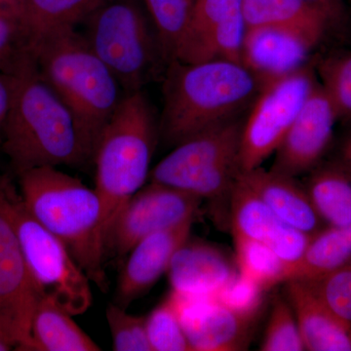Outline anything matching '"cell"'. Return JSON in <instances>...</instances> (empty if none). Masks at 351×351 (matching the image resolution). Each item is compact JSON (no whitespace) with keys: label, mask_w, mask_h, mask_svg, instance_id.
<instances>
[{"label":"cell","mask_w":351,"mask_h":351,"mask_svg":"<svg viewBox=\"0 0 351 351\" xmlns=\"http://www.w3.org/2000/svg\"><path fill=\"white\" fill-rule=\"evenodd\" d=\"M306 282L335 313L351 325V260L326 276Z\"/></svg>","instance_id":"d6a6232c"},{"label":"cell","mask_w":351,"mask_h":351,"mask_svg":"<svg viewBox=\"0 0 351 351\" xmlns=\"http://www.w3.org/2000/svg\"><path fill=\"white\" fill-rule=\"evenodd\" d=\"M167 274L173 292L204 297L216 295L237 272L217 247L189 239L176 252Z\"/></svg>","instance_id":"d6986e66"},{"label":"cell","mask_w":351,"mask_h":351,"mask_svg":"<svg viewBox=\"0 0 351 351\" xmlns=\"http://www.w3.org/2000/svg\"><path fill=\"white\" fill-rule=\"evenodd\" d=\"M163 110L159 135L167 144L230 120L251 108L263 82L239 62L172 61L163 75Z\"/></svg>","instance_id":"7a4b0ae2"},{"label":"cell","mask_w":351,"mask_h":351,"mask_svg":"<svg viewBox=\"0 0 351 351\" xmlns=\"http://www.w3.org/2000/svg\"><path fill=\"white\" fill-rule=\"evenodd\" d=\"M0 332H1V334H3V332H2L1 331H0ZM4 335H5V334H4ZM5 336H6V335H5Z\"/></svg>","instance_id":"f35d334b"},{"label":"cell","mask_w":351,"mask_h":351,"mask_svg":"<svg viewBox=\"0 0 351 351\" xmlns=\"http://www.w3.org/2000/svg\"><path fill=\"white\" fill-rule=\"evenodd\" d=\"M306 350L351 351V325L328 306L306 281L285 282Z\"/></svg>","instance_id":"e0dca14e"},{"label":"cell","mask_w":351,"mask_h":351,"mask_svg":"<svg viewBox=\"0 0 351 351\" xmlns=\"http://www.w3.org/2000/svg\"><path fill=\"white\" fill-rule=\"evenodd\" d=\"M247 29L277 25L299 29L320 43L330 29L326 16L304 0H242Z\"/></svg>","instance_id":"44dd1931"},{"label":"cell","mask_w":351,"mask_h":351,"mask_svg":"<svg viewBox=\"0 0 351 351\" xmlns=\"http://www.w3.org/2000/svg\"><path fill=\"white\" fill-rule=\"evenodd\" d=\"M309 64L263 83L242 127L240 172L261 167L276 152L315 83Z\"/></svg>","instance_id":"9c48e42d"},{"label":"cell","mask_w":351,"mask_h":351,"mask_svg":"<svg viewBox=\"0 0 351 351\" xmlns=\"http://www.w3.org/2000/svg\"><path fill=\"white\" fill-rule=\"evenodd\" d=\"M73 316L50 295H44L32 315V350L100 351Z\"/></svg>","instance_id":"ffe728a7"},{"label":"cell","mask_w":351,"mask_h":351,"mask_svg":"<svg viewBox=\"0 0 351 351\" xmlns=\"http://www.w3.org/2000/svg\"><path fill=\"white\" fill-rule=\"evenodd\" d=\"M306 189L320 218L328 226H351V177L341 162L316 166Z\"/></svg>","instance_id":"603a6c76"},{"label":"cell","mask_w":351,"mask_h":351,"mask_svg":"<svg viewBox=\"0 0 351 351\" xmlns=\"http://www.w3.org/2000/svg\"><path fill=\"white\" fill-rule=\"evenodd\" d=\"M107 320L113 350L152 351L144 316L133 315L119 304H110Z\"/></svg>","instance_id":"4dcf8cb0"},{"label":"cell","mask_w":351,"mask_h":351,"mask_svg":"<svg viewBox=\"0 0 351 351\" xmlns=\"http://www.w3.org/2000/svg\"><path fill=\"white\" fill-rule=\"evenodd\" d=\"M158 135L159 123L144 92L125 94L101 132L92 159L106 239L120 208L149 180Z\"/></svg>","instance_id":"5b68a950"},{"label":"cell","mask_w":351,"mask_h":351,"mask_svg":"<svg viewBox=\"0 0 351 351\" xmlns=\"http://www.w3.org/2000/svg\"><path fill=\"white\" fill-rule=\"evenodd\" d=\"M234 240L237 265L242 276L250 279L269 291L285 282L288 265L267 245L232 233Z\"/></svg>","instance_id":"484cf974"},{"label":"cell","mask_w":351,"mask_h":351,"mask_svg":"<svg viewBox=\"0 0 351 351\" xmlns=\"http://www.w3.org/2000/svg\"><path fill=\"white\" fill-rule=\"evenodd\" d=\"M261 350H306L299 325L292 307L281 295H277L272 302L269 322L265 329Z\"/></svg>","instance_id":"f546056e"},{"label":"cell","mask_w":351,"mask_h":351,"mask_svg":"<svg viewBox=\"0 0 351 351\" xmlns=\"http://www.w3.org/2000/svg\"><path fill=\"white\" fill-rule=\"evenodd\" d=\"M7 208L25 263L44 295L71 315L86 313L93 302L92 281L66 247L32 217L10 182Z\"/></svg>","instance_id":"ba28073f"},{"label":"cell","mask_w":351,"mask_h":351,"mask_svg":"<svg viewBox=\"0 0 351 351\" xmlns=\"http://www.w3.org/2000/svg\"><path fill=\"white\" fill-rule=\"evenodd\" d=\"M103 0H25L21 29L29 51L53 32L76 29Z\"/></svg>","instance_id":"7402d4cb"},{"label":"cell","mask_w":351,"mask_h":351,"mask_svg":"<svg viewBox=\"0 0 351 351\" xmlns=\"http://www.w3.org/2000/svg\"><path fill=\"white\" fill-rule=\"evenodd\" d=\"M193 219L152 233L133 247L120 274L117 304L126 309L156 285L168 271L176 252L189 239Z\"/></svg>","instance_id":"9a60e30c"},{"label":"cell","mask_w":351,"mask_h":351,"mask_svg":"<svg viewBox=\"0 0 351 351\" xmlns=\"http://www.w3.org/2000/svg\"><path fill=\"white\" fill-rule=\"evenodd\" d=\"M240 181L258 196L284 223L313 237L327 228L295 178L262 167L240 172Z\"/></svg>","instance_id":"ac0fdd59"},{"label":"cell","mask_w":351,"mask_h":351,"mask_svg":"<svg viewBox=\"0 0 351 351\" xmlns=\"http://www.w3.org/2000/svg\"><path fill=\"white\" fill-rule=\"evenodd\" d=\"M145 328L152 351H191L171 293L145 316Z\"/></svg>","instance_id":"f1b7e54d"},{"label":"cell","mask_w":351,"mask_h":351,"mask_svg":"<svg viewBox=\"0 0 351 351\" xmlns=\"http://www.w3.org/2000/svg\"><path fill=\"white\" fill-rule=\"evenodd\" d=\"M265 292L257 283L237 272L214 297L230 311L254 321L262 308Z\"/></svg>","instance_id":"1f68e13d"},{"label":"cell","mask_w":351,"mask_h":351,"mask_svg":"<svg viewBox=\"0 0 351 351\" xmlns=\"http://www.w3.org/2000/svg\"><path fill=\"white\" fill-rule=\"evenodd\" d=\"M350 260L351 226H327L311 237L301 258L288 267L285 282L315 280L339 269Z\"/></svg>","instance_id":"cb8c5ba5"},{"label":"cell","mask_w":351,"mask_h":351,"mask_svg":"<svg viewBox=\"0 0 351 351\" xmlns=\"http://www.w3.org/2000/svg\"><path fill=\"white\" fill-rule=\"evenodd\" d=\"M29 52L71 112L85 158L92 160L101 132L125 96L123 89L76 29L48 34Z\"/></svg>","instance_id":"3957f363"},{"label":"cell","mask_w":351,"mask_h":351,"mask_svg":"<svg viewBox=\"0 0 351 351\" xmlns=\"http://www.w3.org/2000/svg\"><path fill=\"white\" fill-rule=\"evenodd\" d=\"M338 120L320 82H316L276 149L271 170L293 178L311 172L327 151Z\"/></svg>","instance_id":"7c38bea8"},{"label":"cell","mask_w":351,"mask_h":351,"mask_svg":"<svg viewBox=\"0 0 351 351\" xmlns=\"http://www.w3.org/2000/svg\"><path fill=\"white\" fill-rule=\"evenodd\" d=\"M243 123L232 119L175 145L151 171L149 182L181 189L202 200L230 199L240 173Z\"/></svg>","instance_id":"52a82bcc"},{"label":"cell","mask_w":351,"mask_h":351,"mask_svg":"<svg viewBox=\"0 0 351 351\" xmlns=\"http://www.w3.org/2000/svg\"><path fill=\"white\" fill-rule=\"evenodd\" d=\"M24 4L25 0H0V10L13 14L20 19Z\"/></svg>","instance_id":"8d00e7d4"},{"label":"cell","mask_w":351,"mask_h":351,"mask_svg":"<svg viewBox=\"0 0 351 351\" xmlns=\"http://www.w3.org/2000/svg\"><path fill=\"white\" fill-rule=\"evenodd\" d=\"M10 82L6 73H0V129L10 104Z\"/></svg>","instance_id":"e575fe53"},{"label":"cell","mask_w":351,"mask_h":351,"mask_svg":"<svg viewBox=\"0 0 351 351\" xmlns=\"http://www.w3.org/2000/svg\"><path fill=\"white\" fill-rule=\"evenodd\" d=\"M324 14L332 27L345 25L348 14L343 0H304Z\"/></svg>","instance_id":"836d02e7"},{"label":"cell","mask_w":351,"mask_h":351,"mask_svg":"<svg viewBox=\"0 0 351 351\" xmlns=\"http://www.w3.org/2000/svg\"><path fill=\"white\" fill-rule=\"evenodd\" d=\"M14 348L16 350L15 343L5 335L0 332V351H8L14 350Z\"/></svg>","instance_id":"74e56055"},{"label":"cell","mask_w":351,"mask_h":351,"mask_svg":"<svg viewBox=\"0 0 351 351\" xmlns=\"http://www.w3.org/2000/svg\"><path fill=\"white\" fill-rule=\"evenodd\" d=\"M202 202L198 196L165 184L149 182L123 205L108 230L107 256L128 255L152 233L195 219Z\"/></svg>","instance_id":"8fae6325"},{"label":"cell","mask_w":351,"mask_h":351,"mask_svg":"<svg viewBox=\"0 0 351 351\" xmlns=\"http://www.w3.org/2000/svg\"><path fill=\"white\" fill-rule=\"evenodd\" d=\"M85 40L124 93L163 78L168 63L147 10L138 0H103L82 23Z\"/></svg>","instance_id":"8992f818"},{"label":"cell","mask_w":351,"mask_h":351,"mask_svg":"<svg viewBox=\"0 0 351 351\" xmlns=\"http://www.w3.org/2000/svg\"><path fill=\"white\" fill-rule=\"evenodd\" d=\"M18 177L29 213L66 247L92 282L105 287L107 248L96 189L58 167L36 168Z\"/></svg>","instance_id":"277c9868"},{"label":"cell","mask_w":351,"mask_h":351,"mask_svg":"<svg viewBox=\"0 0 351 351\" xmlns=\"http://www.w3.org/2000/svg\"><path fill=\"white\" fill-rule=\"evenodd\" d=\"M317 44L304 32L292 27H249L245 34L242 64L265 83L306 66Z\"/></svg>","instance_id":"2e32d148"},{"label":"cell","mask_w":351,"mask_h":351,"mask_svg":"<svg viewBox=\"0 0 351 351\" xmlns=\"http://www.w3.org/2000/svg\"><path fill=\"white\" fill-rule=\"evenodd\" d=\"M195 3L196 0H144L145 10L169 64L175 60Z\"/></svg>","instance_id":"4316f807"},{"label":"cell","mask_w":351,"mask_h":351,"mask_svg":"<svg viewBox=\"0 0 351 351\" xmlns=\"http://www.w3.org/2000/svg\"><path fill=\"white\" fill-rule=\"evenodd\" d=\"M320 84L339 120H351V52H337L316 63Z\"/></svg>","instance_id":"83f0119b"},{"label":"cell","mask_w":351,"mask_h":351,"mask_svg":"<svg viewBox=\"0 0 351 351\" xmlns=\"http://www.w3.org/2000/svg\"><path fill=\"white\" fill-rule=\"evenodd\" d=\"M241 10L242 0H196L188 29L176 53V61H204L208 44L215 32Z\"/></svg>","instance_id":"d4e9b609"},{"label":"cell","mask_w":351,"mask_h":351,"mask_svg":"<svg viewBox=\"0 0 351 351\" xmlns=\"http://www.w3.org/2000/svg\"><path fill=\"white\" fill-rule=\"evenodd\" d=\"M9 180L0 175V331L16 350H32V315L44 293L25 263L7 208Z\"/></svg>","instance_id":"30bf717a"},{"label":"cell","mask_w":351,"mask_h":351,"mask_svg":"<svg viewBox=\"0 0 351 351\" xmlns=\"http://www.w3.org/2000/svg\"><path fill=\"white\" fill-rule=\"evenodd\" d=\"M6 75L10 104L0 132L15 174L86 162L71 112L44 82L31 53Z\"/></svg>","instance_id":"6da1fadb"},{"label":"cell","mask_w":351,"mask_h":351,"mask_svg":"<svg viewBox=\"0 0 351 351\" xmlns=\"http://www.w3.org/2000/svg\"><path fill=\"white\" fill-rule=\"evenodd\" d=\"M191 351L246 350L253 320L242 317L215 299L193 297L171 291Z\"/></svg>","instance_id":"4fadbf2b"},{"label":"cell","mask_w":351,"mask_h":351,"mask_svg":"<svg viewBox=\"0 0 351 351\" xmlns=\"http://www.w3.org/2000/svg\"><path fill=\"white\" fill-rule=\"evenodd\" d=\"M341 164L351 177V132L341 144Z\"/></svg>","instance_id":"d590c367"},{"label":"cell","mask_w":351,"mask_h":351,"mask_svg":"<svg viewBox=\"0 0 351 351\" xmlns=\"http://www.w3.org/2000/svg\"><path fill=\"white\" fill-rule=\"evenodd\" d=\"M232 233L267 245L288 267L294 265L306 251L311 237L284 223L267 204L239 179L230 195Z\"/></svg>","instance_id":"5bb4252c"}]
</instances>
